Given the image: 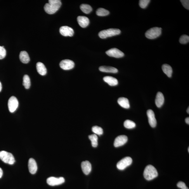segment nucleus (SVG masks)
I'll list each match as a JSON object with an SVG mask.
<instances>
[{
	"instance_id": "obj_1",
	"label": "nucleus",
	"mask_w": 189,
	"mask_h": 189,
	"mask_svg": "<svg viewBox=\"0 0 189 189\" xmlns=\"http://www.w3.org/2000/svg\"><path fill=\"white\" fill-rule=\"evenodd\" d=\"M61 2L60 0H49L45 5L44 9L46 12L50 15L55 13L60 9Z\"/></svg>"
},
{
	"instance_id": "obj_2",
	"label": "nucleus",
	"mask_w": 189,
	"mask_h": 189,
	"mask_svg": "<svg viewBox=\"0 0 189 189\" xmlns=\"http://www.w3.org/2000/svg\"><path fill=\"white\" fill-rule=\"evenodd\" d=\"M158 176L157 170L152 165H148L145 167L144 172V176L146 180H152L156 178Z\"/></svg>"
},
{
	"instance_id": "obj_3",
	"label": "nucleus",
	"mask_w": 189,
	"mask_h": 189,
	"mask_svg": "<svg viewBox=\"0 0 189 189\" xmlns=\"http://www.w3.org/2000/svg\"><path fill=\"white\" fill-rule=\"evenodd\" d=\"M120 30L119 29L116 28H110L106 30H104L99 32L98 35L102 39H105L106 38L115 35H119L120 34Z\"/></svg>"
},
{
	"instance_id": "obj_4",
	"label": "nucleus",
	"mask_w": 189,
	"mask_h": 189,
	"mask_svg": "<svg viewBox=\"0 0 189 189\" xmlns=\"http://www.w3.org/2000/svg\"><path fill=\"white\" fill-rule=\"evenodd\" d=\"M0 159L5 163L10 165L13 164L15 162L13 155L4 151H0Z\"/></svg>"
},
{
	"instance_id": "obj_5",
	"label": "nucleus",
	"mask_w": 189,
	"mask_h": 189,
	"mask_svg": "<svg viewBox=\"0 0 189 189\" xmlns=\"http://www.w3.org/2000/svg\"><path fill=\"white\" fill-rule=\"evenodd\" d=\"M162 28L155 27L150 28L145 33V35L148 39H152L156 38L162 34Z\"/></svg>"
},
{
	"instance_id": "obj_6",
	"label": "nucleus",
	"mask_w": 189,
	"mask_h": 189,
	"mask_svg": "<svg viewBox=\"0 0 189 189\" xmlns=\"http://www.w3.org/2000/svg\"><path fill=\"white\" fill-rule=\"evenodd\" d=\"M132 160L131 157H127L123 158L117 163V167L118 169L123 170L130 165L132 163Z\"/></svg>"
},
{
	"instance_id": "obj_7",
	"label": "nucleus",
	"mask_w": 189,
	"mask_h": 189,
	"mask_svg": "<svg viewBox=\"0 0 189 189\" xmlns=\"http://www.w3.org/2000/svg\"><path fill=\"white\" fill-rule=\"evenodd\" d=\"M19 105L17 99L15 97L12 96L9 98L8 106L9 112L13 113L17 109Z\"/></svg>"
},
{
	"instance_id": "obj_8",
	"label": "nucleus",
	"mask_w": 189,
	"mask_h": 189,
	"mask_svg": "<svg viewBox=\"0 0 189 189\" xmlns=\"http://www.w3.org/2000/svg\"><path fill=\"white\" fill-rule=\"evenodd\" d=\"M65 180L63 177L55 178L54 177H51L47 180V182L48 185L51 186L59 185L65 182Z\"/></svg>"
},
{
	"instance_id": "obj_9",
	"label": "nucleus",
	"mask_w": 189,
	"mask_h": 189,
	"mask_svg": "<svg viewBox=\"0 0 189 189\" xmlns=\"http://www.w3.org/2000/svg\"><path fill=\"white\" fill-rule=\"evenodd\" d=\"M108 56L115 58H120L124 56V54L122 52L116 48L110 49L106 52Z\"/></svg>"
},
{
	"instance_id": "obj_10",
	"label": "nucleus",
	"mask_w": 189,
	"mask_h": 189,
	"mask_svg": "<svg viewBox=\"0 0 189 189\" xmlns=\"http://www.w3.org/2000/svg\"><path fill=\"white\" fill-rule=\"evenodd\" d=\"M60 67L65 70H69L74 67L75 64L73 61L70 60H64L61 61L60 63Z\"/></svg>"
},
{
	"instance_id": "obj_11",
	"label": "nucleus",
	"mask_w": 189,
	"mask_h": 189,
	"mask_svg": "<svg viewBox=\"0 0 189 189\" xmlns=\"http://www.w3.org/2000/svg\"><path fill=\"white\" fill-rule=\"evenodd\" d=\"M60 34L64 36L72 37L74 34V30L67 26H63L60 28Z\"/></svg>"
},
{
	"instance_id": "obj_12",
	"label": "nucleus",
	"mask_w": 189,
	"mask_h": 189,
	"mask_svg": "<svg viewBox=\"0 0 189 189\" xmlns=\"http://www.w3.org/2000/svg\"><path fill=\"white\" fill-rule=\"evenodd\" d=\"M147 115L148 118L149 123L150 126L152 127H155L156 126L157 123L154 112L152 110H148L147 112Z\"/></svg>"
},
{
	"instance_id": "obj_13",
	"label": "nucleus",
	"mask_w": 189,
	"mask_h": 189,
	"mask_svg": "<svg viewBox=\"0 0 189 189\" xmlns=\"http://www.w3.org/2000/svg\"><path fill=\"white\" fill-rule=\"evenodd\" d=\"M128 140L127 137L125 135L119 136L115 139L114 145L115 147L117 148L123 145L126 144Z\"/></svg>"
},
{
	"instance_id": "obj_14",
	"label": "nucleus",
	"mask_w": 189,
	"mask_h": 189,
	"mask_svg": "<svg viewBox=\"0 0 189 189\" xmlns=\"http://www.w3.org/2000/svg\"><path fill=\"white\" fill-rule=\"evenodd\" d=\"M28 167L30 173L33 174L36 173L37 169V165L35 160L32 158L28 160Z\"/></svg>"
},
{
	"instance_id": "obj_15",
	"label": "nucleus",
	"mask_w": 189,
	"mask_h": 189,
	"mask_svg": "<svg viewBox=\"0 0 189 189\" xmlns=\"http://www.w3.org/2000/svg\"><path fill=\"white\" fill-rule=\"evenodd\" d=\"M164 97L161 92H158L156 96L155 103L157 107L160 108L162 107L164 103Z\"/></svg>"
},
{
	"instance_id": "obj_16",
	"label": "nucleus",
	"mask_w": 189,
	"mask_h": 189,
	"mask_svg": "<svg viewBox=\"0 0 189 189\" xmlns=\"http://www.w3.org/2000/svg\"><path fill=\"white\" fill-rule=\"evenodd\" d=\"M77 20L80 27L82 28L86 27L89 24V20L86 16H78Z\"/></svg>"
},
{
	"instance_id": "obj_17",
	"label": "nucleus",
	"mask_w": 189,
	"mask_h": 189,
	"mask_svg": "<svg viewBox=\"0 0 189 189\" xmlns=\"http://www.w3.org/2000/svg\"><path fill=\"white\" fill-rule=\"evenodd\" d=\"M81 167L82 171L84 174L88 175L90 173L91 170V163L88 161L82 162Z\"/></svg>"
},
{
	"instance_id": "obj_18",
	"label": "nucleus",
	"mask_w": 189,
	"mask_h": 189,
	"mask_svg": "<svg viewBox=\"0 0 189 189\" xmlns=\"http://www.w3.org/2000/svg\"><path fill=\"white\" fill-rule=\"evenodd\" d=\"M103 80L104 81L107 83L110 86H116L118 84L117 80L112 77H105L103 78Z\"/></svg>"
},
{
	"instance_id": "obj_19",
	"label": "nucleus",
	"mask_w": 189,
	"mask_h": 189,
	"mask_svg": "<svg viewBox=\"0 0 189 189\" xmlns=\"http://www.w3.org/2000/svg\"><path fill=\"white\" fill-rule=\"evenodd\" d=\"M99 70L102 72L112 73H116L118 72L117 68L107 66H101L99 68Z\"/></svg>"
},
{
	"instance_id": "obj_20",
	"label": "nucleus",
	"mask_w": 189,
	"mask_h": 189,
	"mask_svg": "<svg viewBox=\"0 0 189 189\" xmlns=\"http://www.w3.org/2000/svg\"><path fill=\"white\" fill-rule=\"evenodd\" d=\"M36 68L37 72L40 75H45L47 73V69L43 63L38 62L37 63Z\"/></svg>"
},
{
	"instance_id": "obj_21",
	"label": "nucleus",
	"mask_w": 189,
	"mask_h": 189,
	"mask_svg": "<svg viewBox=\"0 0 189 189\" xmlns=\"http://www.w3.org/2000/svg\"><path fill=\"white\" fill-rule=\"evenodd\" d=\"M117 102L119 105L123 108L129 109L130 107L129 101L127 98H120L118 99Z\"/></svg>"
},
{
	"instance_id": "obj_22",
	"label": "nucleus",
	"mask_w": 189,
	"mask_h": 189,
	"mask_svg": "<svg viewBox=\"0 0 189 189\" xmlns=\"http://www.w3.org/2000/svg\"><path fill=\"white\" fill-rule=\"evenodd\" d=\"M20 59L22 62L27 63L30 61V58L27 52L23 51L20 52Z\"/></svg>"
},
{
	"instance_id": "obj_23",
	"label": "nucleus",
	"mask_w": 189,
	"mask_h": 189,
	"mask_svg": "<svg viewBox=\"0 0 189 189\" xmlns=\"http://www.w3.org/2000/svg\"><path fill=\"white\" fill-rule=\"evenodd\" d=\"M162 69L163 71L168 77H171L173 70L171 66L165 64L162 66Z\"/></svg>"
},
{
	"instance_id": "obj_24",
	"label": "nucleus",
	"mask_w": 189,
	"mask_h": 189,
	"mask_svg": "<svg viewBox=\"0 0 189 189\" xmlns=\"http://www.w3.org/2000/svg\"><path fill=\"white\" fill-rule=\"evenodd\" d=\"M89 138L91 141L93 147L96 148L98 145V137L96 134H93L89 136Z\"/></svg>"
},
{
	"instance_id": "obj_25",
	"label": "nucleus",
	"mask_w": 189,
	"mask_h": 189,
	"mask_svg": "<svg viewBox=\"0 0 189 189\" xmlns=\"http://www.w3.org/2000/svg\"><path fill=\"white\" fill-rule=\"evenodd\" d=\"M80 9L84 13L86 14H88L92 11L91 7L89 5L82 4L80 6Z\"/></svg>"
},
{
	"instance_id": "obj_26",
	"label": "nucleus",
	"mask_w": 189,
	"mask_h": 189,
	"mask_svg": "<svg viewBox=\"0 0 189 189\" xmlns=\"http://www.w3.org/2000/svg\"><path fill=\"white\" fill-rule=\"evenodd\" d=\"M23 85L26 89H28L30 86V78L27 75H25L23 77Z\"/></svg>"
},
{
	"instance_id": "obj_27",
	"label": "nucleus",
	"mask_w": 189,
	"mask_h": 189,
	"mask_svg": "<svg viewBox=\"0 0 189 189\" xmlns=\"http://www.w3.org/2000/svg\"><path fill=\"white\" fill-rule=\"evenodd\" d=\"M124 126L126 128L132 129L134 128L136 126L135 123L130 120H127L124 122Z\"/></svg>"
},
{
	"instance_id": "obj_28",
	"label": "nucleus",
	"mask_w": 189,
	"mask_h": 189,
	"mask_svg": "<svg viewBox=\"0 0 189 189\" xmlns=\"http://www.w3.org/2000/svg\"><path fill=\"white\" fill-rule=\"evenodd\" d=\"M96 13L99 16H105L109 15V12L105 9L100 8L97 9Z\"/></svg>"
},
{
	"instance_id": "obj_29",
	"label": "nucleus",
	"mask_w": 189,
	"mask_h": 189,
	"mask_svg": "<svg viewBox=\"0 0 189 189\" xmlns=\"http://www.w3.org/2000/svg\"><path fill=\"white\" fill-rule=\"evenodd\" d=\"M92 130L94 134L99 136L102 135L103 133V129L101 127L97 126L93 127H92Z\"/></svg>"
},
{
	"instance_id": "obj_30",
	"label": "nucleus",
	"mask_w": 189,
	"mask_h": 189,
	"mask_svg": "<svg viewBox=\"0 0 189 189\" xmlns=\"http://www.w3.org/2000/svg\"><path fill=\"white\" fill-rule=\"evenodd\" d=\"M189 41V37L187 35H182L179 39V42L181 44H186Z\"/></svg>"
},
{
	"instance_id": "obj_31",
	"label": "nucleus",
	"mask_w": 189,
	"mask_h": 189,
	"mask_svg": "<svg viewBox=\"0 0 189 189\" xmlns=\"http://www.w3.org/2000/svg\"><path fill=\"white\" fill-rule=\"evenodd\" d=\"M150 2V0H141L139 1V5L141 8L145 9L148 6Z\"/></svg>"
},
{
	"instance_id": "obj_32",
	"label": "nucleus",
	"mask_w": 189,
	"mask_h": 189,
	"mask_svg": "<svg viewBox=\"0 0 189 189\" xmlns=\"http://www.w3.org/2000/svg\"><path fill=\"white\" fill-rule=\"evenodd\" d=\"M6 53V51L4 46H0V59H2L5 57Z\"/></svg>"
},
{
	"instance_id": "obj_33",
	"label": "nucleus",
	"mask_w": 189,
	"mask_h": 189,
	"mask_svg": "<svg viewBox=\"0 0 189 189\" xmlns=\"http://www.w3.org/2000/svg\"><path fill=\"white\" fill-rule=\"evenodd\" d=\"M177 186H178V187L181 189H189L186 186L185 184L182 181L179 182L177 184Z\"/></svg>"
},
{
	"instance_id": "obj_34",
	"label": "nucleus",
	"mask_w": 189,
	"mask_h": 189,
	"mask_svg": "<svg viewBox=\"0 0 189 189\" xmlns=\"http://www.w3.org/2000/svg\"><path fill=\"white\" fill-rule=\"evenodd\" d=\"M181 3L182 4L184 8L186 9H189V1L188 0H181Z\"/></svg>"
},
{
	"instance_id": "obj_35",
	"label": "nucleus",
	"mask_w": 189,
	"mask_h": 189,
	"mask_svg": "<svg viewBox=\"0 0 189 189\" xmlns=\"http://www.w3.org/2000/svg\"><path fill=\"white\" fill-rule=\"evenodd\" d=\"M3 171L1 168H0V178H1L3 176Z\"/></svg>"
},
{
	"instance_id": "obj_36",
	"label": "nucleus",
	"mask_w": 189,
	"mask_h": 189,
	"mask_svg": "<svg viewBox=\"0 0 189 189\" xmlns=\"http://www.w3.org/2000/svg\"><path fill=\"white\" fill-rule=\"evenodd\" d=\"M185 122L187 124H189V118H186L185 119Z\"/></svg>"
},
{
	"instance_id": "obj_37",
	"label": "nucleus",
	"mask_w": 189,
	"mask_h": 189,
	"mask_svg": "<svg viewBox=\"0 0 189 189\" xmlns=\"http://www.w3.org/2000/svg\"><path fill=\"white\" fill-rule=\"evenodd\" d=\"M2 90V85L1 83L0 82V92H1Z\"/></svg>"
},
{
	"instance_id": "obj_38",
	"label": "nucleus",
	"mask_w": 189,
	"mask_h": 189,
	"mask_svg": "<svg viewBox=\"0 0 189 189\" xmlns=\"http://www.w3.org/2000/svg\"><path fill=\"white\" fill-rule=\"evenodd\" d=\"M187 113H189V108L188 107L187 109Z\"/></svg>"
},
{
	"instance_id": "obj_39",
	"label": "nucleus",
	"mask_w": 189,
	"mask_h": 189,
	"mask_svg": "<svg viewBox=\"0 0 189 189\" xmlns=\"http://www.w3.org/2000/svg\"><path fill=\"white\" fill-rule=\"evenodd\" d=\"M188 152H189V148H188Z\"/></svg>"
}]
</instances>
